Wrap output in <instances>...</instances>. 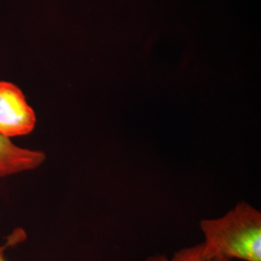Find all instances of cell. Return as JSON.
<instances>
[{"mask_svg":"<svg viewBox=\"0 0 261 261\" xmlns=\"http://www.w3.org/2000/svg\"><path fill=\"white\" fill-rule=\"evenodd\" d=\"M204 261H261V213L241 201L224 217L204 220Z\"/></svg>","mask_w":261,"mask_h":261,"instance_id":"cell-1","label":"cell"},{"mask_svg":"<svg viewBox=\"0 0 261 261\" xmlns=\"http://www.w3.org/2000/svg\"><path fill=\"white\" fill-rule=\"evenodd\" d=\"M37 123L36 113L17 84L0 81V136L12 139L28 136Z\"/></svg>","mask_w":261,"mask_h":261,"instance_id":"cell-2","label":"cell"},{"mask_svg":"<svg viewBox=\"0 0 261 261\" xmlns=\"http://www.w3.org/2000/svg\"><path fill=\"white\" fill-rule=\"evenodd\" d=\"M46 158L43 151L21 147L0 136V179L34 170Z\"/></svg>","mask_w":261,"mask_h":261,"instance_id":"cell-3","label":"cell"},{"mask_svg":"<svg viewBox=\"0 0 261 261\" xmlns=\"http://www.w3.org/2000/svg\"><path fill=\"white\" fill-rule=\"evenodd\" d=\"M144 261H204L202 256V246L198 244L194 247H189L179 250L172 257L166 255L150 256Z\"/></svg>","mask_w":261,"mask_h":261,"instance_id":"cell-4","label":"cell"},{"mask_svg":"<svg viewBox=\"0 0 261 261\" xmlns=\"http://www.w3.org/2000/svg\"><path fill=\"white\" fill-rule=\"evenodd\" d=\"M0 261H1V258H0Z\"/></svg>","mask_w":261,"mask_h":261,"instance_id":"cell-5","label":"cell"}]
</instances>
